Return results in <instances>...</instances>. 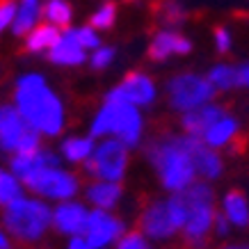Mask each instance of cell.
<instances>
[{"mask_svg": "<svg viewBox=\"0 0 249 249\" xmlns=\"http://www.w3.org/2000/svg\"><path fill=\"white\" fill-rule=\"evenodd\" d=\"M14 106L18 112L25 117L35 130H39L44 137H57L64 130L67 114H64V103L55 94L44 76L39 73H25L16 80L14 89Z\"/></svg>", "mask_w": 249, "mask_h": 249, "instance_id": "cell-1", "label": "cell"}, {"mask_svg": "<svg viewBox=\"0 0 249 249\" xmlns=\"http://www.w3.org/2000/svg\"><path fill=\"white\" fill-rule=\"evenodd\" d=\"M144 156L158 176L162 190H167L169 195L188 190L199 176L192 151H190L188 135L165 133V135L153 137L144 146Z\"/></svg>", "mask_w": 249, "mask_h": 249, "instance_id": "cell-2", "label": "cell"}, {"mask_svg": "<svg viewBox=\"0 0 249 249\" xmlns=\"http://www.w3.org/2000/svg\"><path fill=\"white\" fill-rule=\"evenodd\" d=\"M0 224L14 242L32 247L39 245L53 229V206L41 196L23 195L14 204L2 208Z\"/></svg>", "mask_w": 249, "mask_h": 249, "instance_id": "cell-3", "label": "cell"}, {"mask_svg": "<svg viewBox=\"0 0 249 249\" xmlns=\"http://www.w3.org/2000/svg\"><path fill=\"white\" fill-rule=\"evenodd\" d=\"M89 135L96 140L103 137H117L130 149L142 144L144 137V119L140 107L126 101H112L106 98V103L98 107L89 124Z\"/></svg>", "mask_w": 249, "mask_h": 249, "instance_id": "cell-4", "label": "cell"}, {"mask_svg": "<svg viewBox=\"0 0 249 249\" xmlns=\"http://www.w3.org/2000/svg\"><path fill=\"white\" fill-rule=\"evenodd\" d=\"M183 196L188 201V219L181 235L188 249H204L208 235L215 227V192L208 181H195L188 190H183Z\"/></svg>", "mask_w": 249, "mask_h": 249, "instance_id": "cell-5", "label": "cell"}, {"mask_svg": "<svg viewBox=\"0 0 249 249\" xmlns=\"http://www.w3.org/2000/svg\"><path fill=\"white\" fill-rule=\"evenodd\" d=\"M25 190L35 196H41L48 204H60L69 199H78L83 192L80 174L67 169L64 165H48L25 178Z\"/></svg>", "mask_w": 249, "mask_h": 249, "instance_id": "cell-6", "label": "cell"}, {"mask_svg": "<svg viewBox=\"0 0 249 249\" xmlns=\"http://www.w3.org/2000/svg\"><path fill=\"white\" fill-rule=\"evenodd\" d=\"M130 165V146L124 144L117 137H103L96 142V149L91 158L85 162L83 169L85 176L91 181H117L121 183L128 174Z\"/></svg>", "mask_w": 249, "mask_h": 249, "instance_id": "cell-7", "label": "cell"}, {"mask_svg": "<svg viewBox=\"0 0 249 249\" xmlns=\"http://www.w3.org/2000/svg\"><path fill=\"white\" fill-rule=\"evenodd\" d=\"M41 133L35 130L25 121L18 107L2 103L0 106V153L16 156V153H30L41 149Z\"/></svg>", "mask_w": 249, "mask_h": 249, "instance_id": "cell-8", "label": "cell"}, {"mask_svg": "<svg viewBox=\"0 0 249 249\" xmlns=\"http://www.w3.org/2000/svg\"><path fill=\"white\" fill-rule=\"evenodd\" d=\"M215 85L196 73H181L167 83V101L176 112H190L195 107L211 103L215 96Z\"/></svg>", "mask_w": 249, "mask_h": 249, "instance_id": "cell-9", "label": "cell"}, {"mask_svg": "<svg viewBox=\"0 0 249 249\" xmlns=\"http://www.w3.org/2000/svg\"><path fill=\"white\" fill-rule=\"evenodd\" d=\"M140 231H142L151 242H167L181 233V229L176 224V219L172 215L169 201L165 199H153L142 208L140 213Z\"/></svg>", "mask_w": 249, "mask_h": 249, "instance_id": "cell-10", "label": "cell"}, {"mask_svg": "<svg viewBox=\"0 0 249 249\" xmlns=\"http://www.w3.org/2000/svg\"><path fill=\"white\" fill-rule=\"evenodd\" d=\"M128 233L126 222L114 215V211H101V208H91L89 222L85 229V238L89 240L94 249H114V245Z\"/></svg>", "mask_w": 249, "mask_h": 249, "instance_id": "cell-11", "label": "cell"}, {"mask_svg": "<svg viewBox=\"0 0 249 249\" xmlns=\"http://www.w3.org/2000/svg\"><path fill=\"white\" fill-rule=\"evenodd\" d=\"M91 206L80 201V199H69L53 206V229L55 233L64 235V238H73V235H85L87 222H89Z\"/></svg>", "mask_w": 249, "mask_h": 249, "instance_id": "cell-12", "label": "cell"}, {"mask_svg": "<svg viewBox=\"0 0 249 249\" xmlns=\"http://www.w3.org/2000/svg\"><path fill=\"white\" fill-rule=\"evenodd\" d=\"M106 98H112V101H126V103H133L137 107H149L156 101V85L149 76L144 73H128L117 87L106 94Z\"/></svg>", "mask_w": 249, "mask_h": 249, "instance_id": "cell-13", "label": "cell"}, {"mask_svg": "<svg viewBox=\"0 0 249 249\" xmlns=\"http://www.w3.org/2000/svg\"><path fill=\"white\" fill-rule=\"evenodd\" d=\"M188 144H190V151H192V158H195L196 174L208 183L217 181L222 176V172H224V162L219 158L217 149L208 146L201 137H190V135H188Z\"/></svg>", "mask_w": 249, "mask_h": 249, "instance_id": "cell-14", "label": "cell"}, {"mask_svg": "<svg viewBox=\"0 0 249 249\" xmlns=\"http://www.w3.org/2000/svg\"><path fill=\"white\" fill-rule=\"evenodd\" d=\"M83 195L91 208L114 211L124 199V185L117 181H91L85 185Z\"/></svg>", "mask_w": 249, "mask_h": 249, "instance_id": "cell-15", "label": "cell"}, {"mask_svg": "<svg viewBox=\"0 0 249 249\" xmlns=\"http://www.w3.org/2000/svg\"><path fill=\"white\" fill-rule=\"evenodd\" d=\"M224 114L227 112H224L222 106H211V103H206V106L195 107V110H190V112H183L181 128H183V133L190 137H204L206 130L211 128L217 119H222Z\"/></svg>", "mask_w": 249, "mask_h": 249, "instance_id": "cell-16", "label": "cell"}, {"mask_svg": "<svg viewBox=\"0 0 249 249\" xmlns=\"http://www.w3.org/2000/svg\"><path fill=\"white\" fill-rule=\"evenodd\" d=\"M190 51H192V44L176 32H158L149 44V57L153 62H165L169 55H185Z\"/></svg>", "mask_w": 249, "mask_h": 249, "instance_id": "cell-17", "label": "cell"}, {"mask_svg": "<svg viewBox=\"0 0 249 249\" xmlns=\"http://www.w3.org/2000/svg\"><path fill=\"white\" fill-rule=\"evenodd\" d=\"M48 60L60 67H78L85 62V48L78 44L73 30H67L60 37V41L48 51Z\"/></svg>", "mask_w": 249, "mask_h": 249, "instance_id": "cell-18", "label": "cell"}, {"mask_svg": "<svg viewBox=\"0 0 249 249\" xmlns=\"http://www.w3.org/2000/svg\"><path fill=\"white\" fill-rule=\"evenodd\" d=\"M96 149V137L91 135H69L60 142V156L69 165L83 167L91 158V153Z\"/></svg>", "mask_w": 249, "mask_h": 249, "instance_id": "cell-19", "label": "cell"}, {"mask_svg": "<svg viewBox=\"0 0 249 249\" xmlns=\"http://www.w3.org/2000/svg\"><path fill=\"white\" fill-rule=\"evenodd\" d=\"M222 213L229 217V222L238 229L249 227V201L245 192L240 190H229L222 199Z\"/></svg>", "mask_w": 249, "mask_h": 249, "instance_id": "cell-20", "label": "cell"}, {"mask_svg": "<svg viewBox=\"0 0 249 249\" xmlns=\"http://www.w3.org/2000/svg\"><path fill=\"white\" fill-rule=\"evenodd\" d=\"M235 135H238V121L233 117L224 114L222 119H217L211 128L206 130V135L201 140L208 146H213V149H222V146H229V144L233 142Z\"/></svg>", "mask_w": 249, "mask_h": 249, "instance_id": "cell-21", "label": "cell"}, {"mask_svg": "<svg viewBox=\"0 0 249 249\" xmlns=\"http://www.w3.org/2000/svg\"><path fill=\"white\" fill-rule=\"evenodd\" d=\"M28 192L25 183L16 176L9 167H0V208H7L9 204H14L18 196Z\"/></svg>", "mask_w": 249, "mask_h": 249, "instance_id": "cell-22", "label": "cell"}, {"mask_svg": "<svg viewBox=\"0 0 249 249\" xmlns=\"http://www.w3.org/2000/svg\"><path fill=\"white\" fill-rule=\"evenodd\" d=\"M60 32L53 25H39L35 32H30V37L25 41V51L28 53H41V51H51L57 41H60Z\"/></svg>", "mask_w": 249, "mask_h": 249, "instance_id": "cell-23", "label": "cell"}, {"mask_svg": "<svg viewBox=\"0 0 249 249\" xmlns=\"http://www.w3.org/2000/svg\"><path fill=\"white\" fill-rule=\"evenodd\" d=\"M208 80L215 85V89H233V87H240V73L235 67H229V64H217V67L211 69L208 73Z\"/></svg>", "mask_w": 249, "mask_h": 249, "instance_id": "cell-24", "label": "cell"}, {"mask_svg": "<svg viewBox=\"0 0 249 249\" xmlns=\"http://www.w3.org/2000/svg\"><path fill=\"white\" fill-rule=\"evenodd\" d=\"M37 16H39V7L37 2H23L18 14L14 18V35L16 37H23L32 30V25L37 23Z\"/></svg>", "mask_w": 249, "mask_h": 249, "instance_id": "cell-25", "label": "cell"}, {"mask_svg": "<svg viewBox=\"0 0 249 249\" xmlns=\"http://www.w3.org/2000/svg\"><path fill=\"white\" fill-rule=\"evenodd\" d=\"M44 16L48 23H55L57 28H69L71 21V7L64 0H48L44 7Z\"/></svg>", "mask_w": 249, "mask_h": 249, "instance_id": "cell-26", "label": "cell"}, {"mask_svg": "<svg viewBox=\"0 0 249 249\" xmlns=\"http://www.w3.org/2000/svg\"><path fill=\"white\" fill-rule=\"evenodd\" d=\"M114 249H153V245H151V240L137 229V231H128V233L114 245Z\"/></svg>", "mask_w": 249, "mask_h": 249, "instance_id": "cell-27", "label": "cell"}, {"mask_svg": "<svg viewBox=\"0 0 249 249\" xmlns=\"http://www.w3.org/2000/svg\"><path fill=\"white\" fill-rule=\"evenodd\" d=\"M114 16H117V9H114L112 2H107V5H103L101 12H96V14L91 16V25L94 28H112Z\"/></svg>", "mask_w": 249, "mask_h": 249, "instance_id": "cell-28", "label": "cell"}, {"mask_svg": "<svg viewBox=\"0 0 249 249\" xmlns=\"http://www.w3.org/2000/svg\"><path fill=\"white\" fill-rule=\"evenodd\" d=\"M114 60V48H98L96 53L89 57V64H91V69H96V71H101V69H106L110 62Z\"/></svg>", "mask_w": 249, "mask_h": 249, "instance_id": "cell-29", "label": "cell"}, {"mask_svg": "<svg viewBox=\"0 0 249 249\" xmlns=\"http://www.w3.org/2000/svg\"><path fill=\"white\" fill-rule=\"evenodd\" d=\"M16 18V5L14 0H0V32L7 28V23Z\"/></svg>", "mask_w": 249, "mask_h": 249, "instance_id": "cell-30", "label": "cell"}, {"mask_svg": "<svg viewBox=\"0 0 249 249\" xmlns=\"http://www.w3.org/2000/svg\"><path fill=\"white\" fill-rule=\"evenodd\" d=\"M76 35L78 44L83 46V48H98V37L96 32L91 30V28H80V30H73Z\"/></svg>", "mask_w": 249, "mask_h": 249, "instance_id": "cell-31", "label": "cell"}, {"mask_svg": "<svg viewBox=\"0 0 249 249\" xmlns=\"http://www.w3.org/2000/svg\"><path fill=\"white\" fill-rule=\"evenodd\" d=\"M231 222H229V217L224 215V213H217V217H215V227H213V233L219 235V238H227L229 233H231Z\"/></svg>", "mask_w": 249, "mask_h": 249, "instance_id": "cell-32", "label": "cell"}, {"mask_svg": "<svg viewBox=\"0 0 249 249\" xmlns=\"http://www.w3.org/2000/svg\"><path fill=\"white\" fill-rule=\"evenodd\" d=\"M162 16H165L167 23H172V25H178V23L183 21V9L176 5V2H169V5H165V12H162Z\"/></svg>", "mask_w": 249, "mask_h": 249, "instance_id": "cell-33", "label": "cell"}, {"mask_svg": "<svg viewBox=\"0 0 249 249\" xmlns=\"http://www.w3.org/2000/svg\"><path fill=\"white\" fill-rule=\"evenodd\" d=\"M215 41H217L219 53H229V48H231V35L224 28H215Z\"/></svg>", "mask_w": 249, "mask_h": 249, "instance_id": "cell-34", "label": "cell"}, {"mask_svg": "<svg viewBox=\"0 0 249 249\" xmlns=\"http://www.w3.org/2000/svg\"><path fill=\"white\" fill-rule=\"evenodd\" d=\"M64 249H94L89 245V240L85 235H73V238H67V247Z\"/></svg>", "mask_w": 249, "mask_h": 249, "instance_id": "cell-35", "label": "cell"}, {"mask_svg": "<svg viewBox=\"0 0 249 249\" xmlns=\"http://www.w3.org/2000/svg\"><path fill=\"white\" fill-rule=\"evenodd\" d=\"M238 73H240V87H249V62L238 67Z\"/></svg>", "mask_w": 249, "mask_h": 249, "instance_id": "cell-36", "label": "cell"}, {"mask_svg": "<svg viewBox=\"0 0 249 249\" xmlns=\"http://www.w3.org/2000/svg\"><path fill=\"white\" fill-rule=\"evenodd\" d=\"M12 238H9V233L2 229V224H0V249H12Z\"/></svg>", "mask_w": 249, "mask_h": 249, "instance_id": "cell-37", "label": "cell"}, {"mask_svg": "<svg viewBox=\"0 0 249 249\" xmlns=\"http://www.w3.org/2000/svg\"><path fill=\"white\" fill-rule=\"evenodd\" d=\"M222 249H247V247H240V245H227V247H222Z\"/></svg>", "mask_w": 249, "mask_h": 249, "instance_id": "cell-38", "label": "cell"}, {"mask_svg": "<svg viewBox=\"0 0 249 249\" xmlns=\"http://www.w3.org/2000/svg\"><path fill=\"white\" fill-rule=\"evenodd\" d=\"M247 249H249V247H247Z\"/></svg>", "mask_w": 249, "mask_h": 249, "instance_id": "cell-39", "label": "cell"}]
</instances>
